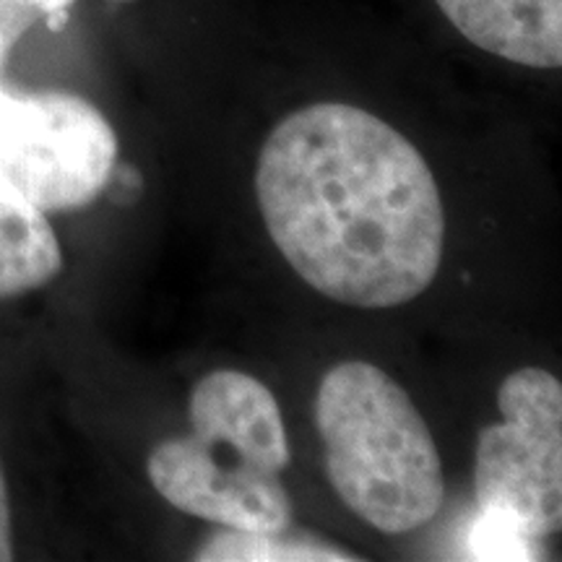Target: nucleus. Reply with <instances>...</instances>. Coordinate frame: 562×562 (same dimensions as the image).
Returning a JSON list of instances; mask_svg holds the SVG:
<instances>
[{
    "label": "nucleus",
    "mask_w": 562,
    "mask_h": 562,
    "mask_svg": "<svg viewBox=\"0 0 562 562\" xmlns=\"http://www.w3.org/2000/svg\"><path fill=\"white\" fill-rule=\"evenodd\" d=\"M256 195L273 245L323 297L385 311L438 277V182L417 146L368 110L318 102L286 115L258 157Z\"/></svg>",
    "instance_id": "f257e3e1"
},
{
    "label": "nucleus",
    "mask_w": 562,
    "mask_h": 562,
    "mask_svg": "<svg viewBox=\"0 0 562 562\" xmlns=\"http://www.w3.org/2000/svg\"><path fill=\"white\" fill-rule=\"evenodd\" d=\"M328 482L339 501L383 533H409L446 501L430 427L402 385L372 362L349 360L323 375L315 396Z\"/></svg>",
    "instance_id": "f03ea898"
},
{
    "label": "nucleus",
    "mask_w": 562,
    "mask_h": 562,
    "mask_svg": "<svg viewBox=\"0 0 562 562\" xmlns=\"http://www.w3.org/2000/svg\"><path fill=\"white\" fill-rule=\"evenodd\" d=\"M497 406L501 422L476 440V505L482 518L537 542L562 524V385L526 364L505 378Z\"/></svg>",
    "instance_id": "7ed1b4c3"
},
{
    "label": "nucleus",
    "mask_w": 562,
    "mask_h": 562,
    "mask_svg": "<svg viewBox=\"0 0 562 562\" xmlns=\"http://www.w3.org/2000/svg\"><path fill=\"white\" fill-rule=\"evenodd\" d=\"M115 167L117 136L89 100L0 87V175L42 211L89 206Z\"/></svg>",
    "instance_id": "20e7f679"
},
{
    "label": "nucleus",
    "mask_w": 562,
    "mask_h": 562,
    "mask_svg": "<svg viewBox=\"0 0 562 562\" xmlns=\"http://www.w3.org/2000/svg\"><path fill=\"white\" fill-rule=\"evenodd\" d=\"M146 472L172 508L222 529L279 533L292 524L281 474L258 467L227 442L182 435L151 448Z\"/></svg>",
    "instance_id": "39448f33"
},
{
    "label": "nucleus",
    "mask_w": 562,
    "mask_h": 562,
    "mask_svg": "<svg viewBox=\"0 0 562 562\" xmlns=\"http://www.w3.org/2000/svg\"><path fill=\"white\" fill-rule=\"evenodd\" d=\"M188 414L199 438L227 442L269 472L281 474L290 467V442L277 398L248 372L214 370L203 375L193 385Z\"/></svg>",
    "instance_id": "423d86ee"
},
{
    "label": "nucleus",
    "mask_w": 562,
    "mask_h": 562,
    "mask_svg": "<svg viewBox=\"0 0 562 562\" xmlns=\"http://www.w3.org/2000/svg\"><path fill=\"white\" fill-rule=\"evenodd\" d=\"M480 50L526 68L562 66V0H435Z\"/></svg>",
    "instance_id": "0eeeda50"
},
{
    "label": "nucleus",
    "mask_w": 562,
    "mask_h": 562,
    "mask_svg": "<svg viewBox=\"0 0 562 562\" xmlns=\"http://www.w3.org/2000/svg\"><path fill=\"white\" fill-rule=\"evenodd\" d=\"M63 271V250L47 211L0 175V300L42 290Z\"/></svg>",
    "instance_id": "6e6552de"
},
{
    "label": "nucleus",
    "mask_w": 562,
    "mask_h": 562,
    "mask_svg": "<svg viewBox=\"0 0 562 562\" xmlns=\"http://www.w3.org/2000/svg\"><path fill=\"white\" fill-rule=\"evenodd\" d=\"M195 560H357L336 547L318 542H292L286 531L279 533H248V531H224L211 537L206 544L195 552Z\"/></svg>",
    "instance_id": "1a4fd4ad"
},
{
    "label": "nucleus",
    "mask_w": 562,
    "mask_h": 562,
    "mask_svg": "<svg viewBox=\"0 0 562 562\" xmlns=\"http://www.w3.org/2000/svg\"><path fill=\"white\" fill-rule=\"evenodd\" d=\"M34 21H40V13L32 9L30 0H0V70Z\"/></svg>",
    "instance_id": "9d476101"
},
{
    "label": "nucleus",
    "mask_w": 562,
    "mask_h": 562,
    "mask_svg": "<svg viewBox=\"0 0 562 562\" xmlns=\"http://www.w3.org/2000/svg\"><path fill=\"white\" fill-rule=\"evenodd\" d=\"M13 560V521H11V497L5 469L0 461V562Z\"/></svg>",
    "instance_id": "9b49d317"
},
{
    "label": "nucleus",
    "mask_w": 562,
    "mask_h": 562,
    "mask_svg": "<svg viewBox=\"0 0 562 562\" xmlns=\"http://www.w3.org/2000/svg\"><path fill=\"white\" fill-rule=\"evenodd\" d=\"M30 3L32 9L40 13V19H45L47 30L60 32L63 26L68 24L70 5H74L76 0H30Z\"/></svg>",
    "instance_id": "f8f14e48"
}]
</instances>
